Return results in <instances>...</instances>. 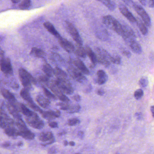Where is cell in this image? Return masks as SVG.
Returning <instances> with one entry per match:
<instances>
[{
  "instance_id": "cb8c5ba5",
  "label": "cell",
  "mask_w": 154,
  "mask_h": 154,
  "mask_svg": "<svg viewBox=\"0 0 154 154\" xmlns=\"http://www.w3.org/2000/svg\"><path fill=\"white\" fill-rule=\"evenodd\" d=\"M74 53L78 58H84L86 57L85 48L83 47L82 46L75 45V51Z\"/></svg>"
},
{
  "instance_id": "74e56055",
  "label": "cell",
  "mask_w": 154,
  "mask_h": 154,
  "mask_svg": "<svg viewBox=\"0 0 154 154\" xmlns=\"http://www.w3.org/2000/svg\"><path fill=\"white\" fill-rule=\"evenodd\" d=\"M149 81L146 76H142L139 81V85L140 87L145 88L148 85Z\"/></svg>"
},
{
  "instance_id": "4316f807",
  "label": "cell",
  "mask_w": 154,
  "mask_h": 154,
  "mask_svg": "<svg viewBox=\"0 0 154 154\" xmlns=\"http://www.w3.org/2000/svg\"><path fill=\"white\" fill-rule=\"evenodd\" d=\"M20 95L27 102L28 104L34 102L33 100H32V97L30 96L29 92L27 89H25V88L22 89L20 91Z\"/></svg>"
},
{
  "instance_id": "d590c367",
  "label": "cell",
  "mask_w": 154,
  "mask_h": 154,
  "mask_svg": "<svg viewBox=\"0 0 154 154\" xmlns=\"http://www.w3.org/2000/svg\"><path fill=\"white\" fill-rule=\"evenodd\" d=\"M43 91L45 96L47 97L48 99L51 100H56L57 99L56 97L54 95V94L52 93L51 91H49L48 89H47L46 87H43Z\"/></svg>"
},
{
  "instance_id": "f35d334b",
  "label": "cell",
  "mask_w": 154,
  "mask_h": 154,
  "mask_svg": "<svg viewBox=\"0 0 154 154\" xmlns=\"http://www.w3.org/2000/svg\"><path fill=\"white\" fill-rule=\"evenodd\" d=\"M53 59L56 63L62 64H64L65 63L64 59L58 54H54L53 55Z\"/></svg>"
},
{
  "instance_id": "9f6ffc18",
  "label": "cell",
  "mask_w": 154,
  "mask_h": 154,
  "mask_svg": "<svg viewBox=\"0 0 154 154\" xmlns=\"http://www.w3.org/2000/svg\"><path fill=\"white\" fill-rule=\"evenodd\" d=\"M135 116L138 119H140V118H141V116H142V113H140V112H137V113H135Z\"/></svg>"
},
{
  "instance_id": "8992f818",
  "label": "cell",
  "mask_w": 154,
  "mask_h": 154,
  "mask_svg": "<svg viewBox=\"0 0 154 154\" xmlns=\"http://www.w3.org/2000/svg\"><path fill=\"white\" fill-rule=\"evenodd\" d=\"M66 29L68 33L70 34V35L72 38L76 45H78L82 46L83 40L78 32V30L76 29V28L74 26V25L69 21H65V24Z\"/></svg>"
},
{
  "instance_id": "e7e4bbea",
  "label": "cell",
  "mask_w": 154,
  "mask_h": 154,
  "mask_svg": "<svg viewBox=\"0 0 154 154\" xmlns=\"http://www.w3.org/2000/svg\"><path fill=\"white\" fill-rule=\"evenodd\" d=\"M12 2H13V3H19V2H20V1H12Z\"/></svg>"
},
{
  "instance_id": "bcb514c9",
  "label": "cell",
  "mask_w": 154,
  "mask_h": 154,
  "mask_svg": "<svg viewBox=\"0 0 154 154\" xmlns=\"http://www.w3.org/2000/svg\"><path fill=\"white\" fill-rule=\"evenodd\" d=\"M104 93H105V92H104V90L102 88L98 89L96 91V94L100 96H103L104 95Z\"/></svg>"
},
{
  "instance_id": "ffe728a7",
  "label": "cell",
  "mask_w": 154,
  "mask_h": 154,
  "mask_svg": "<svg viewBox=\"0 0 154 154\" xmlns=\"http://www.w3.org/2000/svg\"><path fill=\"white\" fill-rule=\"evenodd\" d=\"M36 101L40 107L44 109H47L51 103L49 99L40 94L37 96Z\"/></svg>"
},
{
  "instance_id": "1f68e13d",
  "label": "cell",
  "mask_w": 154,
  "mask_h": 154,
  "mask_svg": "<svg viewBox=\"0 0 154 154\" xmlns=\"http://www.w3.org/2000/svg\"><path fill=\"white\" fill-rule=\"evenodd\" d=\"M43 71L48 77H52L54 75V69L48 63H45L43 65Z\"/></svg>"
},
{
  "instance_id": "ba28073f",
  "label": "cell",
  "mask_w": 154,
  "mask_h": 154,
  "mask_svg": "<svg viewBox=\"0 0 154 154\" xmlns=\"http://www.w3.org/2000/svg\"><path fill=\"white\" fill-rule=\"evenodd\" d=\"M132 8L142 19V21L147 27H150L151 25V19L146 11L138 3L134 2Z\"/></svg>"
},
{
  "instance_id": "7dc6e473",
  "label": "cell",
  "mask_w": 154,
  "mask_h": 154,
  "mask_svg": "<svg viewBox=\"0 0 154 154\" xmlns=\"http://www.w3.org/2000/svg\"><path fill=\"white\" fill-rule=\"evenodd\" d=\"M73 99L75 101L79 102L81 100V97L79 94H75L74 96H73Z\"/></svg>"
},
{
  "instance_id": "836d02e7",
  "label": "cell",
  "mask_w": 154,
  "mask_h": 154,
  "mask_svg": "<svg viewBox=\"0 0 154 154\" xmlns=\"http://www.w3.org/2000/svg\"><path fill=\"white\" fill-rule=\"evenodd\" d=\"M31 4V2L30 1L25 0V1L21 2L19 5V7L20 9L27 10L30 8Z\"/></svg>"
},
{
  "instance_id": "680465c9",
  "label": "cell",
  "mask_w": 154,
  "mask_h": 154,
  "mask_svg": "<svg viewBox=\"0 0 154 154\" xmlns=\"http://www.w3.org/2000/svg\"><path fill=\"white\" fill-rule=\"evenodd\" d=\"M150 110H151V112H152V116L154 117V106H152L150 107Z\"/></svg>"
},
{
  "instance_id": "83f0119b",
  "label": "cell",
  "mask_w": 154,
  "mask_h": 154,
  "mask_svg": "<svg viewBox=\"0 0 154 154\" xmlns=\"http://www.w3.org/2000/svg\"><path fill=\"white\" fill-rule=\"evenodd\" d=\"M1 92L2 96L5 99L8 100L9 102L16 101V99H15L14 95L10 91H9L8 90H7V89H5V88H2L1 90Z\"/></svg>"
},
{
  "instance_id": "c3c4849f",
  "label": "cell",
  "mask_w": 154,
  "mask_h": 154,
  "mask_svg": "<svg viewBox=\"0 0 154 154\" xmlns=\"http://www.w3.org/2000/svg\"><path fill=\"white\" fill-rule=\"evenodd\" d=\"M123 2H124L125 4L127 6H129V7H132L133 6V3L134 2L132 1H123Z\"/></svg>"
},
{
  "instance_id": "7bdbcfd3",
  "label": "cell",
  "mask_w": 154,
  "mask_h": 154,
  "mask_svg": "<svg viewBox=\"0 0 154 154\" xmlns=\"http://www.w3.org/2000/svg\"><path fill=\"white\" fill-rule=\"evenodd\" d=\"M120 51L122 54L128 58H130L131 57V53L128 49L125 48H121Z\"/></svg>"
},
{
  "instance_id": "ee69618b",
  "label": "cell",
  "mask_w": 154,
  "mask_h": 154,
  "mask_svg": "<svg viewBox=\"0 0 154 154\" xmlns=\"http://www.w3.org/2000/svg\"><path fill=\"white\" fill-rule=\"evenodd\" d=\"M48 154H55L57 153V149L55 146H53L49 149L48 150Z\"/></svg>"
},
{
  "instance_id": "ab89813d",
  "label": "cell",
  "mask_w": 154,
  "mask_h": 154,
  "mask_svg": "<svg viewBox=\"0 0 154 154\" xmlns=\"http://www.w3.org/2000/svg\"><path fill=\"white\" fill-rule=\"evenodd\" d=\"M144 95V92L141 89H139L136 90L134 93V97L137 100H139L143 97Z\"/></svg>"
},
{
  "instance_id": "4dcf8cb0",
  "label": "cell",
  "mask_w": 154,
  "mask_h": 154,
  "mask_svg": "<svg viewBox=\"0 0 154 154\" xmlns=\"http://www.w3.org/2000/svg\"><path fill=\"white\" fill-rule=\"evenodd\" d=\"M99 2H101L110 11H113L116 9L117 5L114 1H100Z\"/></svg>"
},
{
  "instance_id": "91938a15",
  "label": "cell",
  "mask_w": 154,
  "mask_h": 154,
  "mask_svg": "<svg viewBox=\"0 0 154 154\" xmlns=\"http://www.w3.org/2000/svg\"><path fill=\"white\" fill-rule=\"evenodd\" d=\"M66 131H62V132H60V133H58V135L59 136H62L65 135V134H66Z\"/></svg>"
},
{
  "instance_id": "f5cc1de1",
  "label": "cell",
  "mask_w": 154,
  "mask_h": 154,
  "mask_svg": "<svg viewBox=\"0 0 154 154\" xmlns=\"http://www.w3.org/2000/svg\"><path fill=\"white\" fill-rule=\"evenodd\" d=\"M92 90V87L91 85H88V86L86 87V89H85V93H90V92Z\"/></svg>"
},
{
  "instance_id": "03108f58",
  "label": "cell",
  "mask_w": 154,
  "mask_h": 154,
  "mask_svg": "<svg viewBox=\"0 0 154 154\" xmlns=\"http://www.w3.org/2000/svg\"><path fill=\"white\" fill-rule=\"evenodd\" d=\"M80 154V153H75V154Z\"/></svg>"
},
{
  "instance_id": "5bb4252c",
  "label": "cell",
  "mask_w": 154,
  "mask_h": 154,
  "mask_svg": "<svg viewBox=\"0 0 154 154\" xmlns=\"http://www.w3.org/2000/svg\"><path fill=\"white\" fill-rule=\"evenodd\" d=\"M71 63L73 64L79 71L85 75H89L90 72L84 63L79 58H72L70 60Z\"/></svg>"
},
{
  "instance_id": "e0dca14e",
  "label": "cell",
  "mask_w": 154,
  "mask_h": 154,
  "mask_svg": "<svg viewBox=\"0 0 154 154\" xmlns=\"http://www.w3.org/2000/svg\"><path fill=\"white\" fill-rule=\"evenodd\" d=\"M108 80V76L105 72L102 70H100L97 72V77L94 80V82L99 85L104 84Z\"/></svg>"
},
{
  "instance_id": "11a10c76",
  "label": "cell",
  "mask_w": 154,
  "mask_h": 154,
  "mask_svg": "<svg viewBox=\"0 0 154 154\" xmlns=\"http://www.w3.org/2000/svg\"><path fill=\"white\" fill-rule=\"evenodd\" d=\"M139 2L142 4L143 6H147L148 1H145V0H142V1H139Z\"/></svg>"
},
{
  "instance_id": "484cf974",
  "label": "cell",
  "mask_w": 154,
  "mask_h": 154,
  "mask_svg": "<svg viewBox=\"0 0 154 154\" xmlns=\"http://www.w3.org/2000/svg\"><path fill=\"white\" fill-rule=\"evenodd\" d=\"M54 75L57 77V79H67V74L58 66L54 69Z\"/></svg>"
},
{
  "instance_id": "7c38bea8",
  "label": "cell",
  "mask_w": 154,
  "mask_h": 154,
  "mask_svg": "<svg viewBox=\"0 0 154 154\" xmlns=\"http://www.w3.org/2000/svg\"><path fill=\"white\" fill-rule=\"evenodd\" d=\"M0 68L6 75H11L13 73V68L9 58L1 57L0 58Z\"/></svg>"
},
{
  "instance_id": "8fae6325",
  "label": "cell",
  "mask_w": 154,
  "mask_h": 154,
  "mask_svg": "<svg viewBox=\"0 0 154 154\" xmlns=\"http://www.w3.org/2000/svg\"><path fill=\"white\" fill-rule=\"evenodd\" d=\"M49 89L53 92L54 95L56 97L58 98L61 101L63 102L66 103H69L70 102V100L66 95H65L58 88L57 86L55 85L54 82H49L48 84Z\"/></svg>"
},
{
  "instance_id": "7402d4cb",
  "label": "cell",
  "mask_w": 154,
  "mask_h": 154,
  "mask_svg": "<svg viewBox=\"0 0 154 154\" xmlns=\"http://www.w3.org/2000/svg\"><path fill=\"white\" fill-rule=\"evenodd\" d=\"M131 51L136 54H140L142 53V49L141 46L137 42V40L133 41L128 45Z\"/></svg>"
},
{
  "instance_id": "60d3db41",
  "label": "cell",
  "mask_w": 154,
  "mask_h": 154,
  "mask_svg": "<svg viewBox=\"0 0 154 154\" xmlns=\"http://www.w3.org/2000/svg\"><path fill=\"white\" fill-rule=\"evenodd\" d=\"M80 122V120L77 118H73V119H70L68 121V125L70 126H75L79 124Z\"/></svg>"
},
{
  "instance_id": "6f0895ef",
  "label": "cell",
  "mask_w": 154,
  "mask_h": 154,
  "mask_svg": "<svg viewBox=\"0 0 154 154\" xmlns=\"http://www.w3.org/2000/svg\"><path fill=\"white\" fill-rule=\"evenodd\" d=\"M4 52L1 48H0V56L1 57L4 56Z\"/></svg>"
},
{
  "instance_id": "8d00e7d4",
  "label": "cell",
  "mask_w": 154,
  "mask_h": 154,
  "mask_svg": "<svg viewBox=\"0 0 154 154\" xmlns=\"http://www.w3.org/2000/svg\"><path fill=\"white\" fill-rule=\"evenodd\" d=\"M112 63L117 65H120L122 63L121 57L117 54H114L112 56Z\"/></svg>"
},
{
  "instance_id": "816d5d0a",
  "label": "cell",
  "mask_w": 154,
  "mask_h": 154,
  "mask_svg": "<svg viewBox=\"0 0 154 154\" xmlns=\"http://www.w3.org/2000/svg\"><path fill=\"white\" fill-rule=\"evenodd\" d=\"M11 146V142L9 141H6V142H4L3 144L2 145V147L4 148H8Z\"/></svg>"
},
{
  "instance_id": "2e32d148",
  "label": "cell",
  "mask_w": 154,
  "mask_h": 154,
  "mask_svg": "<svg viewBox=\"0 0 154 154\" xmlns=\"http://www.w3.org/2000/svg\"><path fill=\"white\" fill-rule=\"evenodd\" d=\"M58 39V42L60 45L69 54L74 53L75 51V46L73 45L72 43L62 37L59 38Z\"/></svg>"
},
{
  "instance_id": "3957f363",
  "label": "cell",
  "mask_w": 154,
  "mask_h": 154,
  "mask_svg": "<svg viewBox=\"0 0 154 154\" xmlns=\"http://www.w3.org/2000/svg\"><path fill=\"white\" fill-rule=\"evenodd\" d=\"M15 126L17 128L19 136L28 140H32L35 137V135L27 127L22 119H17L14 122Z\"/></svg>"
},
{
  "instance_id": "b9f144b4",
  "label": "cell",
  "mask_w": 154,
  "mask_h": 154,
  "mask_svg": "<svg viewBox=\"0 0 154 154\" xmlns=\"http://www.w3.org/2000/svg\"><path fill=\"white\" fill-rule=\"evenodd\" d=\"M28 104L30 108H32L33 110L35 111L39 112L40 113H42V112H43V110H42L38 106H37V105L34 103V102L32 103H29V104Z\"/></svg>"
},
{
  "instance_id": "30bf717a",
  "label": "cell",
  "mask_w": 154,
  "mask_h": 154,
  "mask_svg": "<svg viewBox=\"0 0 154 154\" xmlns=\"http://www.w3.org/2000/svg\"><path fill=\"white\" fill-rule=\"evenodd\" d=\"M26 120L27 123L34 128L41 129L45 126V122L35 112L31 117L26 118Z\"/></svg>"
},
{
  "instance_id": "44dd1931",
  "label": "cell",
  "mask_w": 154,
  "mask_h": 154,
  "mask_svg": "<svg viewBox=\"0 0 154 154\" xmlns=\"http://www.w3.org/2000/svg\"><path fill=\"white\" fill-rule=\"evenodd\" d=\"M44 26L45 28L54 36L57 38H59L61 37V35L59 34L57 30L55 28L54 26H53L52 23L49 22H45L44 23Z\"/></svg>"
},
{
  "instance_id": "db71d44e",
  "label": "cell",
  "mask_w": 154,
  "mask_h": 154,
  "mask_svg": "<svg viewBox=\"0 0 154 154\" xmlns=\"http://www.w3.org/2000/svg\"><path fill=\"white\" fill-rule=\"evenodd\" d=\"M54 115L55 117L56 118H59L61 115V112L60 111L56 110L54 111Z\"/></svg>"
},
{
  "instance_id": "9a60e30c",
  "label": "cell",
  "mask_w": 154,
  "mask_h": 154,
  "mask_svg": "<svg viewBox=\"0 0 154 154\" xmlns=\"http://www.w3.org/2000/svg\"><path fill=\"white\" fill-rule=\"evenodd\" d=\"M119 8L120 12L123 16L125 17L131 23H136V18L132 15L128 8L123 3H120L119 5Z\"/></svg>"
},
{
  "instance_id": "f6af8a7d",
  "label": "cell",
  "mask_w": 154,
  "mask_h": 154,
  "mask_svg": "<svg viewBox=\"0 0 154 154\" xmlns=\"http://www.w3.org/2000/svg\"><path fill=\"white\" fill-rule=\"evenodd\" d=\"M48 125L52 128H57L58 127V124L56 122L50 121L48 122Z\"/></svg>"
},
{
  "instance_id": "d6986e66",
  "label": "cell",
  "mask_w": 154,
  "mask_h": 154,
  "mask_svg": "<svg viewBox=\"0 0 154 154\" xmlns=\"http://www.w3.org/2000/svg\"><path fill=\"white\" fill-rule=\"evenodd\" d=\"M4 129L5 134L9 137L16 138L19 136L18 131L16 127H14V124L8 125Z\"/></svg>"
},
{
  "instance_id": "ac0fdd59",
  "label": "cell",
  "mask_w": 154,
  "mask_h": 154,
  "mask_svg": "<svg viewBox=\"0 0 154 154\" xmlns=\"http://www.w3.org/2000/svg\"><path fill=\"white\" fill-rule=\"evenodd\" d=\"M85 49L86 56L89 57L91 62V65H90V67L91 68H94L98 63L94 52L92 50L91 48L90 47L88 46H86L85 48Z\"/></svg>"
},
{
  "instance_id": "603a6c76",
  "label": "cell",
  "mask_w": 154,
  "mask_h": 154,
  "mask_svg": "<svg viewBox=\"0 0 154 154\" xmlns=\"http://www.w3.org/2000/svg\"><path fill=\"white\" fill-rule=\"evenodd\" d=\"M96 37L101 40L106 41L109 38L108 31L105 29H100L96 31Z\"/></svg>"
},
{
  "instance_id": "5b68a950",
  "label": "cell",
  "mask_w": 154,
  "mask_h": 154,
  "mask_svg": "<svg viewBox=\"0 0 154 154\" xmlns=\"http://www.w3.org/2000/svg\"><path fill=\"white\" fill-rule=\"evenodd\" d=\"M57 88L64 94H72L74 93V89L68 79H57L54 81Z\"/></svg>"
},
{
  "instance_id": "6125c7cd",
  "label": "cell",
  "mask_w": 154,
  "mask_h": 154,
  "mask_svg": "<svg viewBox=\"0 0 154 154\" xmlns=\"http://www.w3.org/2000/svg\"><path fill=\"white\" fill-rule=\"evenodd\" d=\"M64 145L65 146H67L68 145V142L67 140H65L64 141Z\"/></svg>"
},
{
  "instance_id": "d6a6232c",
  "label": "cell",
  "mask_w": 154,
  "mask_h": 154,
  "mask_svg": "<svg viewBox=\"0 0 154 154\" xmlns=\"http://www.w3.org/2000/svg\"><path fill=\"white\" fill-rule=\"evenodd\" d=\"M41 114L43 118L49 121L54 119L56 118L54 115V111L53 110L45 111H43Z\"/></svg>"
},
{
  "instance_id": "f546056e",
  "label": "cell",
  "mask_w": 154,
  "mask_h": 154,
  "mask_svg": "<svg viewBox=\"0 0 154 154\" xmlns=\"http://www.w3.org/2000/svg\"><path fill=\"white\" fill-rule=\"evenodd\" d=\"M20 109L22 113L26 116V118L31 117L35 113L34 112L30 110L28 107H27L23 103H20Z\"/></svg>"
},
{
  "instance_id": "f1b7e54d",
  "label": "cell",
  "mask_w": 154,
  "mask_h": 154,
  "mask_svg": "<svg viewBox=\"0 0 154 154\" xmlns=\"http://www.w3.org/2000/svg\"><path fill=\"white\" fill-rule=\"evenodd\" d=\"M30 54L39 58H43L45 56V53L42 49L37 48L33 47L31 49Z\"/></svg>"
},
{
  "instance_id": "277c9868",
  "label": "cell",
  "mask_w": 154,
  "mask_h": 154,
  "mask_svg": "<svg viewBox=\"0 0 154 154\" xmlns=\"http://www.w3.org/2000/svg\"><path fill=\"white\" fill-rule=\"evenodd\" d=\"M20 79L21 84L25 89H29L31 87L32 83H35V80L28 72L23 68H20L19 70Z\"/></svg>"
},
{
  "instance_id": "e575fe53",
  "label": "cell",
  "mask_w": 154,
  "mask_h": 154,
  "mask_svg": "<svg viewBox=\"0 0 154 154\" xmlns=\"http://www.w3.org/2000/svg\"><path fill=\"white\" fill-rule=\"evenodd\" d=\"M81 109V106L79 104L71 105L69 109L67 111V112L69 113H75L79 112Z\"/></svg>"
},
{
  "instance_id": "f907efd6",
  "label": "cell",
  "mask_w": 154,
  "mask_h": 154,
  "mask_svg": "<svg viewBox=\"0 0 154 154\" xmlns=\"http://www.w3.org/2000/svg\"><path fill=\"white\" fill-rule=\"evenodd\" d=\"M147 6L149 8H153L154 7V1H148Z\"/></svg>"
},
{
  "instance_id": "94428289",
  "label": "cell",
  "mask_w": 154,
  "mask_h": 154,
  "mask_svg": "<svg viewBox=\"0 0 154 154\" xmlns=\"http://www.w3.org/2000/svg\"><path fill=\"white\" fill-rule=\"evenodd\" d=\"M69 144L70 146H73L75 145V142H74V141H71L69 142Z\"/></svg>"
},
{
  "instance_id": "4fadbf2b",
  "label": "cell",
  "mask_w": 154,
  "mask_h": 154,
  "mask_svg": "<svg viewBox=\"0 0 154 154\" xmlns=\"http://www.w3.org/2000/svg\"><path fill=\"white\" fill-rule=\"evenodd\" d=\"M39 140L44 142L42 146H46L47 145L53 144L55 141L54 134L51 131H45L40 133L38 136Z\"/></svg>"
},
{
  "instance_id": "7a4b0ae2",
  "label": "cell",
  "mask_w": 154,
  "mask_h": 154,
  "mask_svg": "<svg viewBox=\"0 0 154 154\" xmlns=\"http://www.w3.org/2000/svg\"><path fill=\"white\" fill-rule=\"evenodd\" d=\"M103 24L108 28L116 32L122 36L123 34L122 25L115 18L110 15L104 16L102 18Z\"/></svg>"
},
{
  "instance_id": "6da1fadb",
  "label": "cell",
  "mask_w": 154,
  "mask_h": 154,
  "mask_svg": "<svg viewBox=\"0 0 154 154\" xmlns=\"http://www.w3.org/2000/svg\"><path fill=\"white\" fill-rule=\"evenodd\" d=\"M94 53L97 63H100L106 68L110 66L112 63V56L108 51L101 48L97 47L94 49Z\"/></svg>"
},
{
  "instance_id": "be15d7a7",
  "label": "cell",
  "mask_w": 154,
  "mask_h": 154,
  "mask_svg": "<svg viewBox=\"0 0 154 154\" xmlns=\"http://www.w3.org/2000/svg\"><path fill=\"white\" fill-rule=\"evenodd\" d=\"M23 145V142H21V141H20V142H18V143L17 146H22Z\"/></svg>"
},
{
  "instance_id": "681fc988",
  "label": "cell",
  "mask_w": 154,
  "mask_h": 154,
  "mask_svg": "<svg viewBox=\"0 0 154 154\" xmlns=\"http://www.w3.org/2000/svg\"><path fill=\"white\" fill-rule=\"evenodd\" d=\"M77 136H78V137L81 139H83L85 137V133L83 131H78V133H77Z\"/></svg>"
},
{
  "instance_id": "52a82bcc",
  "label": "cell",
  "mask_w": 154,
  "mask_h": 154,
  "mask_svg": "<svg viewBox=\"0 0 154 154\" xmlns=\"http://www.w3.org/2000/svg\"><path fill=\"white\" fill-rule=\"evenodd\" d=\"M67 71L69 75L76 82L82 84L87 82V78L75 67L71 66L68 67Z\"/></svg>"
},
{
  "instance_id": "d4e9b609",
  "label": "cell",
  "mask_w": 154,
  "mask_h": 154,
  "mask_svg": "<svg viewBox=\"0 0 154 154\" xmlns=\"http://www.w3.org/2000/svg\"><path fill=\"white\" fill-rule=\"evenodd\" d=\"M136 22L137 26L138 27L140 31L141 32V34L144 35H147L148 33V30L146 26L145 25L143 21H142L139 18L137 17L136 18Z\"/></svg>"
},
{
  "instance_id": "9c48e42d",
  "label": "cell",
  "mask_w": 154,
  "mask_h": 154,
  "mask_svg": "<svg viewBox=\"0 0 154 154\" xmlns=\"http://www.w3.org/2000/svg\"><path fill=\"white\" fill-rule=\"evenodd\" d=\"M123 28L122 37L127 45L136 40V35L133 29L127 24H122Z\"/></svg>"
}]
</instances>
